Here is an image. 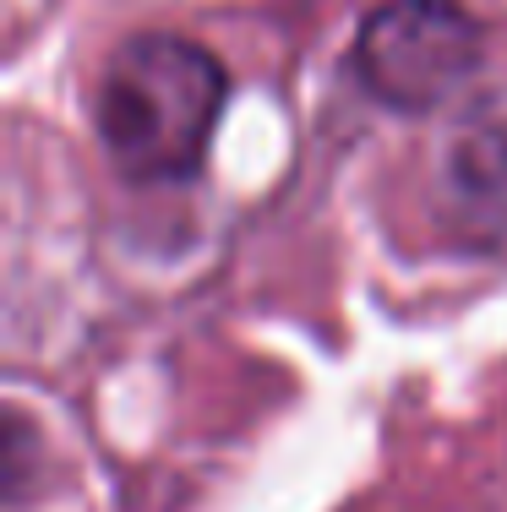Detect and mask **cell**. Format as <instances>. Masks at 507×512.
<instances>
[{
	"instance_id": "6da1fadb",
	"label": "cell",
	"mask_w": 507,
	"mask_h": 512,
	"mask_svg": "<svg viewBox=\"0 0 507 512\" xmlns=\"http://www.w3.org/2000/svg\"><path fill=\"white\" fill-rule=\"evenodd\" d=\"M229 99L219 55L180 33H137L110 55L93 126L110 164L137 186H175L202 169Z\"/></svg>"
},
{
	"instance_id": "7a4b0ae2",
	"label": "cell",
	"mask_w": 507,
	"mask_h": 512,
	"mask_svg": "<svg viewBox=\"0 0 507 512\" xmlns=\"http://www.w3.org/2000/svg\"><path fill=\"white\" fill-rule=\"evenodd\" d=\"M486 33L464 0H382L355 33V77L377 104L426 115L480 71Z\"/></svg>"
},
{
	"instance_id": "3957f363",
	"label": "cell",
	"mask_w": 507,
	"mask_h": 512,
	"mask_svg": "<svg viewBox=\"0 0 507 512\" xmlns=\"http://www.w3.org/2000/svg\"><path fill=\"white\" fill-rule=\"evenodd\" d=\"M437 213L458 246L507 262V115L469 109L437 153Z\"/></svg>"
}]
</instances>
